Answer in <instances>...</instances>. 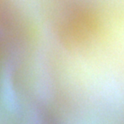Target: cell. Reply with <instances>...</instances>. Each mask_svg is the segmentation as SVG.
I'll return each instance as SVG.
<instances>
[{
	"instance_id": "cell-1",
	"label": "cell",
	"mask_w": 124,
	"mask_h": 124,
	"mask_svg": "<svg viewBox=\"0 0 124 124\" xmlns=\"http://www.w3.org/2000/svg\"><path fill=\"white\" fill-rule=\"evenodd\" d=\"M1 95L5 105L10 110H16L17 108V99L11 81V70L5 67L1 74Z\"/></svg>"
}]
</instances>
